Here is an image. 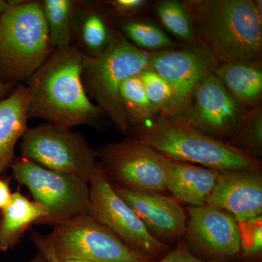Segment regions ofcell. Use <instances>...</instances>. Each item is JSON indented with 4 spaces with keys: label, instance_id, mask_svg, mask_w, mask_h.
Returning <instances> with one entry per match:
<instances>
[{
    "label": "cell",
    "instance_id": "cell-1",
    "mask_svg": "<svg viewBox=\"0 0 262 262\" xmlns=\"http://www.w3.org/2000/svg\"><path fill=\"white\" fill-rule=\"evenodd\" d=\"M182 3L198 45L220 63L261 60V0Z\"/></svg>",
    "mask_w": 262,
    "mask_h": 262
},
{
    "label": "cell",
    "instance_id": "cell-2",
    "mask_svg": "<svg viewBox=\"0 0 262 262\" xmlns=\"http://www.w3.org/2000/svg\"><path fill=\"white\" fill-rule=\"evenodd\" d=\"M82 58L77 46L57 50L29 79V118L68 129L97 122L102 112L84 89Z\"/></svg>",
    "mask_w": 262,
    "mask_h": 262
},
{
    "label": "cell",
    "instance_id": "cell-3",
    "mask_svg": "<svg viewBox=\"0 0 262 262\" xmlns=\"http://www.w3.org/2000/svg\"><path fill=\"white\" fill-rule=\"evenodd\" d=\"M134 138L174 161L218 170L261 172L259 158L205 135L179 118L158 115L136 127Z\"/></svg>",
    "mask_w": 262,
    "mask_h": 262
},
{
    "label": "cell",
    "instance_id": "cell-4",
    "mask_svg": "<svg viewBox=\"0 0 262 262\" xmlns=\"http://www.w3.org/2000/svg\"><path fill=\"white\" fill-rule=\"evenodd\" d=\"M42 2L24 1L2 15L0 80L15 84L31 77L53 54Z\"/></svg>",
    "mask_w": 262,
    "mask_h": 262
},
{
    "label": "cell",
    "instance_id": "cell-5",
    "mask_svg": "<svg viewBox=\"0 0 262 262\" xmlns=\"http://www.w3.org/2000/svg\"><path fill=\"white\" fill-rule=\"evenodd\" d=\"M147 69L149 52L136 47L117 29L102 53L97 56L83 53L82 78L86 92L124 134L130 126L120 101V86Z\"/></svg>",
    "mask_w": 262,
    "mask_h": 262
},
{
    "label": "cell",
    "instance_id": "cell-6",
    "mask_svg": "<svg viewBox=\"0 0 262 262\" xmlns=\"http://www.w3.org/2000/svg\"><path fill=\"white\" fill-rule=\"evenodd\" d=\"M10 168L15 180L27 187L34 201L47 211L46 218L38 225L54 227L89 213V183L75 176L43 168L21 157L15 158Z\"/></svg>",
    "mask_w": 262,
    "mask_h": 262
},
{
    "label": "cell",
    "instance_id": "cell-7",
    "mask_svg": "<svg viewBox=\"0 0 262 262\" xmlns=\"http://www.w3.org/2000/svg\"><path fill=\"white\" fill-rule=\"evenodd\" d=\"M20 150L21 158L89 184L98 166L96 151L82 135L50 123L28 127L22 136Z\"/></svg>",
    "mask_w": 262,
    "mask_h": 262
},
{
    "label": "cell",
    "instance_id": "cell-8",
    "mask_svg": "<svg viewBox=\"0 0 262 262\" xmlns=\"http://www.w3.org/2000/svg\"><path fill=\"white\" fill-rule=\"evenodd\" d=\"M51 237L61 262H154L134 251L107 227L89 215L81 214L53 227Z\"/></svg>",
    "mask_w": 262,
    "mask_h": 262
},
{
    "label": "cell",
    "instance_id": "cell-9",
    "mask_svg": "<svg viewBox=\"0 0 262 262\" xmlns=\"http://www.w3.org/2000/svg\"><path fill=\"white\" fill-rule=\"evenodd\" d=\"M89 189V215L128 247L155 261L170 251L168 244L149 233L135 212L117 194L99 163L90 180Z\"/></svg>",
    "mask_w": 262,
    "mask_h": 262
},
{
    "label": "cell",
    "instance_id": "cell-10",
    "mask_svg": "<svg viewBox=\"0 0 262 262\" xmlns=\"http://www.w3.org/2000/svg\"><path fill=\"white\" fill-rule=\"evenodd\" d=\"M95 151L111 184L142 192L166 191L163 155L151 146L132 137L105 144Z\"/></svg>",
    "mask_w": 262,
    "mask_h": 262
},
{
    "label": "cell",
    "instance_id": "cell-11",
    "mask_svg": "<svg viewBox=\"0 0 262 262\" xmlns=\"http://www.w3.org/2000/svg\"><path fill=\"white\" fill-rule=\"evenodd\" d=\"M248 110L213 73L199 84L190 104L177 118L209 137L224 142L228 139V143Z\"/></svg>",
    "mask_w": 262,
    "mask_h": 262
},
{
    "label": "cell",
    "instance_id": "cell-12",
    "mask_svg": "<svg viewBox=\"0 0 262 262\" xmlns=\"http://www.w3.org/2000/svg\"><path fill=\"white\" fill-rule=\"evenodd\" d=\"M220 64L199 45L149 52V69L173 88L179 108V117L190 104L199 84L214 73Z\"/></svg>",
    "mask_w": 262,
    "mask_h": 262
},
{
    "label": "cell",
    "instance_id": "cell-13",
    "mask_svg": "<svg viewBox=\"0 0 262 262\" xmlns=\"http://www.w3.org/2000/svg\"><path fill=\"white\" fill-rule=\"evenodd\" d=\"M187 210L189 247L212 261H225L241 252L239 227L232 215L208 204L188 206Z\"/></svg>",
    "mask_w": 262,
    "mask_h": 262
},
{
    "label": "cell",
    "instance_id": "cell-14",
    "mask_svg": "<svg viewBox=\"0 0 262 262\" xmlns=\"http://www.w3.org/2000/svg\"><path fill=\"white\" fill-rule=\"evenodd\" d=\"M112 185L155 238L167 244L185 236L187 213L175 198Z\"/></svg>",
    "mask_w": 262,
    "mask_h": 262
},
{
    "label": "cell",
    "instance_id": "cell-15",
    "mask_svg": "<svg viewBox=\"0 0 262 262\" xmlns=\"http://www.w3.org/2000/svg\"><path fill=\"white\" fill-rule=\"evenodd\" d=\"M206 204L227 212L238 224L261 216V173L246 170H220Z\"/></svg>",
    "mask_w": 262,
    "mask_h": 262
},
{
    "label": "cell",
    "instance_id": "cell-16",
    "mask_svg": "<svg viewBox=\"0 0 262 262\" xmlns=\"http://www.w3.org/2000/svg\"><path fill=\"white\" fill-rule=\"evenodd\" d=\"M166 191L189 206L206 204L213 192L220 170L168 159L163 155Z\"/></svg>",
    "mask_w": 262,
    "mask_h": 262
},
{
    "label": "cell",
    "instance_id": "cell-17",
    "mask_svg": "<svg viewBox=\"0 0 262 262\" xmlns=\"http://www.w3.org/2000/svg\"><path fill=\"white\" fill-rule=\"evenodd\" d=\"M29 91L20 84L0 100V176L11 168L17 142L28 128Z\"/></svg>",
    "mask_w": 262,
    "mask_h": 262
},
{
    "label": "cell",
    "instance_id": "cell-18",
    "mask_svg": "<svg viewBox=\"0 0 262 262\" xmlns=\"http://www.w3.org/2000/svg\"><path fill=\"white\" fill-rule=\"evenodd\" d=\"M214 75L245 107L261 106L262 60L220 63Z\"/></svg>",
    "mask_w": 262,
    "mask_h": 262
},
{
    "label": "cell",
    "instance_id": "cell-19",
    "mask_svg": "<svg viewBox=\"0 0 262 262\" xmlns=\"http://www.w3.org/2000/svg\"><path fill=\"white\" fill-rule=\"evenodd\" d=\"M1 212L0 251L4 252L16 246L31 226L38 225L47 215L42 205L20 191L13 192L9 204Z\"/></svg>",
    "mask_w": 262,
    "mask_h": 262
},
{
    "label": "cell",
    "instance_id": "cell-20",
    "mask_svg": "<svg viewBox=\"0 0 262 262\" xmlns=\"http://www.w3.org/2000/svg\"><path fill=\"white\" fill-rule=\"evenodd\" d=\"M115 29L102 3H82L76 18L75 34L78 35L84 54L97 56L104 51Z\"/></svg>",
    "mask_w": 262,
    "mask_h": 262
},
{
    "label": "cell",
    "instance_id": "cell-21",
    "mask_svg": "<svg viewBox=\"0 0 262 262\" xmlns=\"http://www.w3.org/2000/svg\"><path fill=\"white\" fill-rule=\"evenodd\" d=\"M82 1L44 0L43 12L49 32L50 41L54 51L72 46L75 20Z\"/></svg>",
    "mask_w": 262,
    "mask_h": 262
},
{
    "label": "cell",
    "instance_id": "cell-22",
    "mask_svg": "<svg viewBox=\"0 0 262 262\" xmlns=\"http://www.w3.org/2000/svg\"><path fill=\"white\" fill-rule=\"evenodd\" d=\"M120 98L130 126H142L159 115L150 102L139 75L121 84Z\"/></svg>",
    "mask_w": 262,
    "mask_h": 262
},
{
    "label": "cell",
    "instance_id": "cell-23",
    "mask_svg": "<svg viewBox=\"0 0 262 262\" xmlns=\"http://www.w3.org/2000/svg\"><path fill=\"white\" fill-rule=\"evenodd\" d=\"M122 34L133 45L146 52L162 51L182 46L156 26L144 20H127L120 24Z\"/></svg>",
    "mask_w": 262,
    "mask_h": 262
},
{
    "label": "cell",
    "instance_id": "cell-24",
    "mask_svg": "<svg viewBox=\"0 0 262 262\" xmlns=\"http://www.w3.org/2000/svg\"><path fill=\"white\" fill-rule=\"evenodd\" d=\"M139 77L150 102L158 115L164 117H178V103L171 85L149 69L141 72Z\"/></svg>",
    "mask_w": 262,
    "mask_h": 262
},
{
    "label": "cell",
    "instance_id": "cell-25",
    "mask_svg": "<svg viewBox=\"0 0 262 262\" xmlns=\"http://www.w3.org/2000/svg\"><path fill=\"white\" fill-rule=\"evenodd\" d=\"M155 11L164 27L174 37L185 43L184 46L198 45L182 2L176 0L160 2L155 7Z\"/></svg>",
    "mask_w": 262,
    "mask_h": 262
},
{
    "label": "cell",
    "instance_id": "cell-26",
    "mask_svg": "<svg viewBox=\"0 0 262 262\" xmlns=\"http://www.w3.org/2000/svg\"><path fill=\"white\" fill-rule=\"evenodd\" d=\"M227 144L258 158L262 154V107L249 108L232 139Z\"/></svg>",
    "mask_w": 262,
    "mask_h": 262
},
{
    "label": "cell",
    "instance_id": "cell-27",
    "mask_svg": "<svg viewBox=\"0 0 262 262\" xmlns=\"http://www.w3.org/2000/svg\"><path fill=\"white\" fill-rule=\"evenodd\" d=\"M112 18L122 22L134 20L149 8L147 0H108L102 3Z\"/></svg>",
    "mask_w": 262,
    "mask_h": 262
},
{
    "label": "cell",
    "instance_id": "cell-28",
    "mask_svg": "<svg viewBox=\"0 0 262 262\" xmlns=\"http://www.w3.org/2000/svg\"><path fill=\"white\" fill-rule=\"evenodd\" d=\"M246 222L248 225L244 228L239 226L241 251H244L245 256L253 257L260 254L262 251L261 215Z\"/></svg>",
    "mask_w": 262,
    "mask_h": 262
},
{
    "label": "cell",
    "instance_id": "cell-29",
    "mask_svg": "<svg viewBox=\"0 0 262 262\" xmlns=\"http://www.w3.org/2000/svg\"><path fill=\"white\" fill-rule=\"evenodd\" d=\"M154 262H225V261H212L203 259L195 256L190 251L186 241H182L174 249L163 256L158 261Z\"/></svg>",
    "mask_w": 262,
    "mask_h": 262
},
{
    "label": "cell",
    "instance_id": "cell-30",
    "mask_svg": "<svg viewBox=\"0 0 262 262\" xmlns=\"http://www.w3.org/2000/svg\"><path fill=\"white\" fill-rule=\"evenodd\" d=\"M31 241L37 248L38 252L42 253L48 262H61L57 256L51 234H44L34 232L31 234Z\"/></svg>",
    "mask_w": 262,
    "mask_h": 262
},
{
    "label": "cell",
    "instance_id": "cell-31",
    "mask_svg": "<svg viewBox=\"0 0 262 262\" xmlns=\"http://www.w3.org/2000/svg\"><path fill=\"white\" fill-rule=\"evenodd\" d=\"M12 194L9 182L0 177V211L9 204Z\"/></svg>",
    "mask_w": 262,
    "mask_h": 262
},
{
    "label": "cell",
    "instance_id": "cell-32",
    "mask_svg": "<svg viewBox=\"0 0 262 262\" xmlns=\"http://www.w3.org/2000/svg\"><path fill=\"white\" fill-rule=\"evenodd\" d=\"M13 85H14V84L5 83V82H2V81L0 80V100H1L3 96H4L5 95L13 88Z\"/></svg>",
    "mask_w": 262,
    "mask_h": 262
},
{
    "label": "cell",
    "instance_id": "cell-33",
    "mask_svg": "<svg viewBox=\"0 0 262 262\" xmlns=\"http://www.w3.org/2000/svg\"><path fill=\"white\" fill-rule=\"evenodd\" d=\"M13 7V5L10 4L9 1L0 0V15L4 14L8 10L11 9Z\"/></svg>",
    "mask_w": 262,
    "mask_h": 262
},
{
    "label": "cell",
    "instance_id": "cell-34",
    "mask_svg": "<svg viewBox=\"0 0 262 262\" xmlns=\"http://www.w3.org/2000/svg\"><path fill=\"white\" fill-rule=\"evenodd\" d=\"M29 262H48L42 253L38 252L37 254Z\"/></svg>",
    "mask_w": 262,
    "mask_h": 262
},
{
    "label": "cell",
    "instance_id": "cell-35",
    "mask_svg": "<svg viewBox=\"0 0 262 262\" xmlns=\"http://www.w3.org/2000/svg\"><path fill=\"white\" fill-rule=\"evenodd\" d=\"M63 262H91V261H80V260H67V261H64Z\"/></svg>",
    "mask_w": 262,
    "mask_h": 262
},
{
    "label": "cell",
    "instance_id": "cell-36",
    "mask_svg": "<svg viewBox=\"0 0 262 262\" xmlns=\"http://www.w3.org/2000/svg\"><path fill=\"white\" fill-rule=\"evenodd\" d=\"M1 17H2V15H0V22H1Z\"/></svg>",
    "mask_w": 262,
    "mask_h": 262
}]
</instances>
